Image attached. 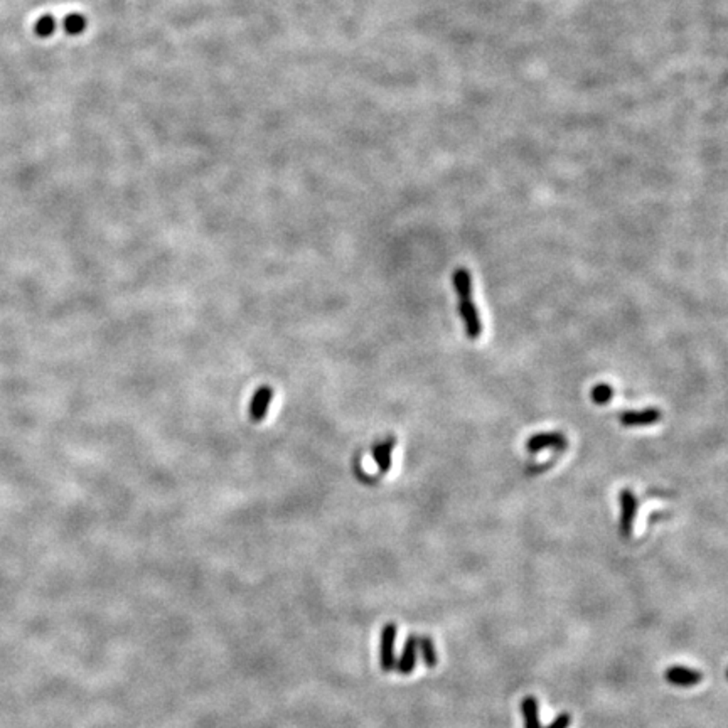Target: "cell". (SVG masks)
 <instances>
[{
  "instance_id": "4",
  "label": "cell",
  "mask_w": 728,
  "mask_h": 728,
  "mask_svg": "<svg viewBox=\"0 0 728 728\" xmlns=\"http://www.w3.org/2000/svg\"><path fill=\"white\" fill-rule=\"evenodd\" d=\"M665 678L667 683L674 684V686H695V684L701 683L703 681V674L700 671L691 670V667L686 666H671L667 667Z\"/></svg>"
},
{
  "instance_id": "3",
  "label": "cell",
  "mask_w": 728,
  "mask_h": 728,
  "mask_svg": "<svg viewBox=\"0 0 728 728\" xmlns=\"http://www.w3.org/2000/svg\"><path fill=\"white\" fill-rule=\"evenodd\" d=\"M567 447V439L560 432H551V434H536L526 442V448L529 453H538L546 448H558L563 451Z\"/></svg>"
},
{
  "instance_id": "11",
  "label": "cell",
  "mask_w": 728,
  "mask_h": 728,
  "mask_svg": "<svg viewBox=\"0 0 728 728\" xmlns=\"http://www.w3.org/2000/svg\"><path fill=\"white\" fill-rule=\"evenodd\" d=\"M418 649H420V653H422L425 665L428 667H435L437 666V661H439V658H437V651H435L434 641H432L430 637H427V636L422 637V639H418Z\"/></svg>"
},
{
  "instance_id": "16",
  "label": "cell",
  "mask_w": 728,
  "mask_h": 728,
  "mask_svg": "<svg viewBox=\"0 0 728 728\" xmlns=\"http://www.w3.org/2000/svg\"><path fill=\"white\" fill-rule=\"evenodd\" d=\"M727 678H728V670H727Z\"/></svg>"
},
{
  "instance_id": "10",
  "label": "cell",
  "mask_w": 728,
  "mask_h": 728,
  "mask_svg": "<svg viewBox=\"0 0 728 728\" xmlns=\"http://www.w3.org/2000/svg\"><path fill=\"white\" fill-rule=\"evenodd\" d=\"M417 651H418V639L417 637H410L406 641L403 653H401L400 661H398V671L401 674H410L413 671L415 665H417Z\"/></svg>"
},
{
  "instance_id": "15",
  "label": "cell",
  "mask_w": 728,
  "mask_h": 728,
  "mask_svg": "<svg viewBox=\"0 0 728 728\" xmlns=\"http://www.w3.org/2000/svg\"><path fill=\"white\" fill-rule=\"evenodd\" d=\"M51 31V19L49 17H46V19H42L39 23V32L41 34H48Z\"/></svg>"
},
{
  "instance_id": "14",
  "label": "cell",
  "mask_w": 728,
  "mask_h": 728,
  "mask_svg": "<svg viewBox=\"0 0 728 728\" xmlns=\"http://www.w3.org/2000/svg\"><path fill=\"white\" fill-rule=\"evenodd\" d=\"M83 24H84L83 19H81V17H78V15H71L70 19L66 20V25H68V27H70L71 32L81 31V29H83Z\"/></svg>"
},
{
  "instance_id": "12",
  "label": "cell",
  "mask_w": 728,
  "mask_h": 728,
  "mask_svg": "<svg viewBox=\"0 0 728 728\" xmlns=\"http://www.w3.org/2000/svg\"><path fill=\"white\" fill-rule=\"evenodd\" d=\"M590 398H592L594 403H597L601 406L607 405L612 398H614V388L607 383L595 384V387L592 388V391H590Z\"/></svg>"
},
{
  "instance_id": "1",
  "label": "cell",
  "mask_w": 728,
  "mask_h": 728,
  "mask_svg": "<svg viewBox=\"0 0 728 728\" xmlns=\"http://www.w3.org/2000/svg\"><path fill=\"white\" fill-rule=\"evenodd\" d=\"M457 299H459V314L465 324V332H467L469 339H477L482 334V324L477 307L472 301V294L457 295Z\"/></svg>"
},
{
  "instance_id": "9",
  "label": "cell",
  "mask_w": 728,
  "mask_h": 728,
  "mask_svg": "<svg viewBox=\"0 0 728 728\" xmlns=\"http://www.w3.org/2000/svg\"><path fill=\"white\" fill-rule=\"evenodd\" d=\"M521 715L525 728H543L539 720V706L534 696H525L521 700Z\"/></svg>"
},
{
  "instance_id": "5",
  "label": "cell",
  "mask_w": 728,
  "mask_h": 728,
  "mask_svg": "<svg viewBox=\"0 0 728 728\" xmlns=\"http://www.w3.org/2000/svg\"><path fill=\"white\" fill-rule=\"evenodd\" d=\"M273 395H275V391H273L272 387H260L258 389H256L253 398H251V401H250L251 422L260 423L261 420L267 417V412L270 408V403H272V400H273Z\"/></svg>"
},
{
  "instance_id": "2",
  "label": "cell",
  "mask_w": 728,
  "mask_h": 728,
  "mask_svg": "<svg viewBox=\"0 0 728 728\" xmlns=\"http://www.w3.org/2000/svg\"><path fill=\"white\" fill-rule=\"evenodd\" d=\"M620 499V534L624 538H629L634 531V521L637 516V499L632 491L624 489L619 494Z\"/></svg>"
},
{
  "instance_id": "6",
  "label": "cell",
  "mask_w": 728,
  "mask_h": 728,
  "mask_svg": "<svg viewBox=\"0 0 728 728\" xmlns=\"http://www.w3.org/2000/svg\"><path fill=\"white\" fill-rule=\"evenodd\" d=\"M396 447V437H387L384 440H381L372 447V459H375V464L378 465L381 474H387L389 469H391L393 464V451Z\"/></svg>"
},
{
  "instance_id": "7",
  "label": "cell",
  "mask_w": 728,
  "mask_h": 728,
  "mask_svg": "<svg viewBox=\"0 0 728 728\" xmlns=\"http://www.w3.org/2000/svg\"><path fill=\"white\" fill-rule=\"evenodd\" d=\"M395 641H396V625L388 624L381 634V667L389 671L395 666Z\"/></svg>"
},
{
  "instance_id": "13",
  "label": "cell",
  "mask_w": 728,
  "mask_h": 728,
  "mask_svg": "<svg viewBox=\"0 0 728 728\" xmlns=\"http://www.w3.org/2000/svg\"><path fill=\"white\" fill-rule=\"evenodd\" d=\"M570 723H572V715L568 712H562L546 728H568L570 727Z\"/></svg>"
},
{
  "instance_id": "8",
  "label": "cell",
  "mask_w": 728,
  "mask_h": 728,
  "mask_svg": "<svg viewBox=\"0 0 728 728\" xmlns=\"http://www.w3.org/2000/svg\"><path fill=\"white\" fill-rule=\"evenodd\" d=\"M620 423L624 427H646L653 425L661 420V412L656 408H646L639 412H624L619 415Z\"/></svg>"
}]
</instances>
